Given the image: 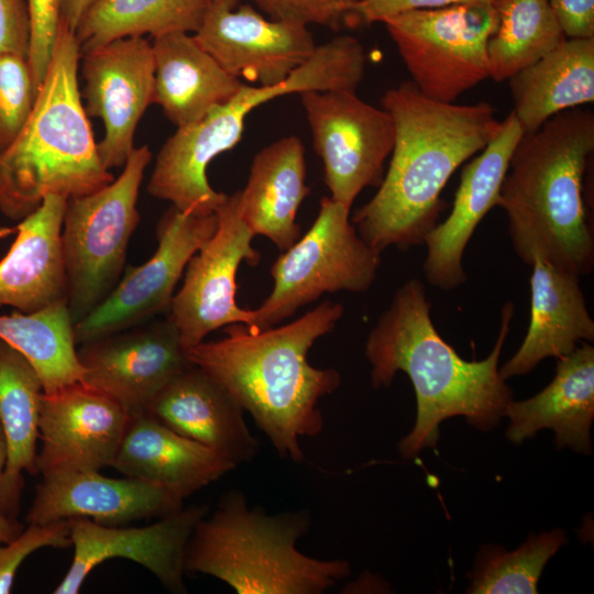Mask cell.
<instances>
[{"label":"cell","mask_w":594,"mask_h":594,"mask_svg":"<svg viewBox=\"0 0 594 594\" xmlns=\"http://www.w3.org/2000/svg\"><path fill=\"white\" fill-rule=\"evenodd\" d=\"M565 37L549 0H501L487 44L490 78L508 80Z\"/></svg>","instance_id":"1f68e13d"},{"label":"cell","mask_w":594,"mask_h":594,"mask_svg":"<svg viewBox=\"0 0 594 594\" xmlns=\"http://www.w3.org/2000/svg\"><path fill=\"white\" fill-rule=\"evenodd\" d=\"M95 0H61V22L72 32H75L77 24Z\"/></svg>","instance_id":"b9f144b4"},{"label":"cell","mask_w":594,"mask_h":594,"mask_svg":"<svg viewBox=\"0 0 594 594\" xmlns=\"http://www.w3.org/2000/svg\"><path fill=\"white\" fill-rule=\"evenodd\" d=\"M506 417L507 439L515 444L551 429L559 449L590 454L594 419V348L582 342L558 359L553 380L535 396L512 403Z\"/></svg>","instance_id":"603a6c76"},{"label":"cell","mask_w":594,"mask_h":594,"mask_svg":"<svg viewBox=\"0 0 594 594\" xmlns=\"http://www.w3.org/2000/svg\"><path fill=\"white\" fill-rule=\"evenodd\" d=\"M208 0H95L81 15L75 36L80 54L112 41L150 34L196 32Z\"/></svg>","instance_id":"f546056e"},{"label":"cell","mask_w":594,"mask_h":594,"mask_svg":"<svg viewBox=\"0 0 594 594\" xmlns=\"http://www.w3.org/2000/svg\"><path fill=\"white\" fill-rule=\"evenodd\" d=\"M29 46L26 0H0V56L15 54L28 58Z\"/></svg>","instance_id":"74e56055"},{"label":"cell","mask_w":594,"mask_h":594,"mask_svg":"<svg viewBox=\"0 0 594 594\" xmlns=\"http://www.w3.org/2000/svg\"><path fill=\"white\" fill-rule=\"evenodd\" d=\"M77 356L82 382L114 399L128 416L146 413L154 397L191 364L168 318L84 343Z\"/></svg>","instance_id":"5bb4252c"},{"label":"cell","mask_w":594,"mask_h":594,"mask_svg":"<svg viewBox=\"0 0 594 594\" xmlns=\"http://www.w3.org/2000/svg\"><path fill=\"white\" fill-rule=\"evenodd\" d=\"M240 0H208L194 37L230 75L276 86L316 48L307 25L267 20Z\"/></svg>","instance_id":"9a60e30c"},{"label":"cell","mask_w":594,"mask_h":594,"mask_svg":"<svg viewBox=\"0 0 594 594\" xmlns=\"http://www.w3.org/2000/svg\"><path fill=\"white\" fill-rule=\"evenodd\" d=\"M243 408L211 375L190 364L151 402L146 413L160 422L232 461L249 462L258 451Z\"/></svg>","instance_id":"44dd1931"},{"label":"cell","mask_w":594,"mask_h":594,"mask_svg":"<svg viewBox=\"0 0 594 594\" xmlns=\"http://www.w3.org/2000/svg\"><path fill=\"white\" fill-rule=\"evenodd\" d=\"M566 37H594V0H549Z\"/></svg>","instance_id":"ab89813d"},{"label":"cell","mask_w":594,"mask_h":594,"mask_svg":"<svg viewBox=\"0 0 594 594\" xmlns=\"http://www.w3.org/2000/svg\"><path fill=\"white\" fill-rule=\"evenodd\" d=\"M351 209L322 197L318 216L305 235L275 260L271 294L252 310V330L277 326L326 293H364L382 263L350 220Z\"/></svg>","instance_id":"ba28073f"},{"label":"cell","mask_w":594,"mask_h":594,"mask_svg":"<svg viewBox=\"0 0 594 594\" xmlns=\"http://www.w3.org/2000/svg\"><path fill=\"white\" fill-rule=\"evenodd\" d=\"M7 450L3 431L0 425V490L2 474L6 465ZM23 530V526L16 519L9 518L1 508L0 503V542H8L15 538Z\"/></svg>","instance_id":"60d3db41"},{"label":"cell","mask_w":594,"mask_h":594,"mask_svg":"<svg viewBox=\"0 0 594 594\" xmlns=\"http://www.w3.org/2000/svg\"><path fill=\"white\" fill-rule=\"evenodd\" d=\"M356 1H359V0H356Z\"/></svg>","instance_id":"7bdbcfd3"},{"label":"cell","mask_w":594,"mask_h":594,"mask_svg":"<svg viewBox=\"0 0 594 594\" xmlns=\"http://www.w3.org/2000/svg\"><path fill=\"white\" fill-rule=\"evenodd\" d=\"M239 198L238 190L216 209V231L189 260L167 312L187 352L212 331L252 319V310L237 302V273L243 261L256 265L261 255L252 246L254 234L241 217Z\"/></svg>","instance_id":"7c38bea8"},{"label":"cell","mask_w":594,"mask_h":594,"mask_svg":"<svg viewBox=\"0 0 594 594\" xmlns=\"http://www.w3.org/2000/svg\"><path fill=\"white\" fill-rule=\"evenodd\" d=\"M501 0H359L352 9V20L365 23L381 22L383 19L404 11L435 9L455 4L486 2L498 4Z\"/></svg>","instance_id":"f35d334b"},{"label":"cell","mask_w":594,"mask_h":594,"mask_svg":"<svg viewBox=\"0 0 594 594\" xmlns=\"http://www.w3.org/2000/svg\"><path fill=\"white\" fill-rule=\"evenodd\" d=\"M80 50L59 23L45 78L15 140L0 152V211L23 220L48 194H92L113 179L98 153L78 86Z\"/></svg>","instance_id":"5b68a950"},{"label":"cell","mask_w":594,"mask_h":594,"mask_svg":"<svg viewBox=\"0 0 594 594\" xmlns=\"http://www.w3.org/2000/svg\"><path fill=\"white\" fill-rule=\"evenodd\" d=\"M284 95H287L284 84L271 87L242 84L228 102L213 107L200 120L177 128L156 156L148 193L185 212L215 213L228 195L210 186L209 164L239 143L252 110Z\"/></svg>","instance_id":"4fadbf2b"},{"label":"cell","mask_w":594,"mask_h":594,"mask_svg":"<svg viewBox=\"0 0 594 594\" xmlns=\"http://www.w3.org/2000/svg\"><path fill=\"white\" fill-rule=\"evenodd\" d=\"M530 321L517 352L499 367L506 381L532 371L547 358L570 354L594 341V320L586 307L580 275L541 258L531 264Z\"/></svg>","instance_id":"7402d4cb"},{"label":"cell","mask_w":594,"mask_h":594,"mask_svg":"<svg viewBox=\"0 0 594 594\" xmlns=\"http://www.w3.org/2000/svg\"><path fill=\"white\" fill-rule=\"evenodd\" d=\"M88 117L100 118L106 133L97 144L107 169L123 167L134 148L140 119L154 92L152 45L142 36L123 37L80 54Z\"/></svg>","instance_id":"e0dca14e"},{"label":"cell","mask_w":594,"mask_h":594,"mask_svg":"<svg viewBox=\"0 0 594 594\" xmlns=\"http://www.w3.org/2000/svg\"><path fill=\"white\" fill-rule=\"evenodd\" d=\"M42 381L30 361L0 340V425L7 459L2 474L0 503L3 513L16 519L23 488V472L36 470V440Z\"/></svg>","instance_id":"f1b7e54d"},{"label":"cell","mask_w":594,"mask_h":594,"mask_svg":"<svg viewBox=\"0 0 594 594\" xmlns=\"http://www.w3.org/2000/svg\"><path fill=\"white\" fill-rule=\"evenodd\" d=\"M153 102L177 128L200 120L228 102L242 86L187 32L154 37Z\"/></svg>","instance_id":"4316f807"},{"label":"cell","mask_w":594,"mask_h":594,"mask_svg":"<svg viewBox=\"0 0 594 594\" xmlns=\"http://www.w3.org/2000/svg\"><path fill=\"white\" fill-rule=\"evenodd\" d=\"M208 514L205 505L182 507L144 527H118L87 518H72L74 556L54 594H76L88 574L108 559L123 558L153 573L165 588L186 593L185 552L198 521Z\"/></svg>","instance_id":"2e32d148"},{"label":"cell","mask_w":594,"mask_h":594,"mask_svg":"<svg viewBox=\"0 0 594 594\" xmlns=\"http://www.w3.org/2000/svg\"><path fill=\"white\" fill-rule=\"evenodd\" d=\"M70 546L69 520L45 525L29 524V527L12 540L0 542V594L10 593L18 568L32 552L45 547Z\"/></svg>","instance_id":"e575fe53"},{"label":"cell","mask_w":594,"mask_h":594,"mask_svg":"<svg viewBox=\"0 0 594 594\" xmlns=\"http://www.w3.org/2000/svg\"><path fill=\"white\" fill-rule=\"evenodd\" d=\"M215 213L172 206L156 226L157 249L142 265L129 267L110 294L74 323L76 344L123 331L168 312L175 287L193 255L213 234Z\"/></svg>","instance_id":"8fae6325"},{"label":"cell","mask_w":594,"mask_h":594,"mask_svg":"<svg viewBox=\"0 0 594 594\" xmlns=\"http://www.w3.org/2000/svg\"><path fill=\"white\" fill-rule=\"evenodd\" d=\"M522 133L510 111L495 138L463 168L450 215L436 224L424 243V274L435 287L451 290L466 280L464 251L479 223L497 207L509 160Z\"/></svg>","instance_id":"d6986e66"},{"label":"cell","mask_w":594,"mask_h":594,"mask_svg":"<svg viewBox=\"0 0 594 594\" xmlns=\"http://www.w3.org/2000/svg\"><path fill=\"white\" fill-rule=\"evenodd\" d=\"M235 466L215 450L178 435L150 414L141 413L129 416L111 468L186 498Z\"/></svg>","instance_id":"d4e9b609"},{"label":"cell","mask_w":594,"mask_h":594,"mask_svg":"<svg viewBox=\"0 0 594 594\" xmlns=\"http://www.w3.org/2000/svg\"><path fill=\"white\" fill-rule=\"evenodd\" d=\"M271 20L338 29L352 20L356 0H252Z\"/></svg>","instance_id":"d590c367"},{"label":"cell","mask_w":594,"mask_h":594,"mask_svg":"<svg viewBox=\"0 0 594 594\" xmlns=\"http://www.w3.org/2000/svg\"><path fill=\"white\" fill-rule=\"evenodd\" d=\"M184 499L166 487L134 477L111 479L99 471L62 472L43 476L25 520L45 525L87 518L120 526L166 516L182 508Z\"/></svg>","instance_id":"ffe728a7"},{"label":"cell","mask_w":594,"mask_h":594,"mask_svg":"<svg viewBox=\"0 0 594 594\" xmlns=\"http://www.w3.org/2000/svg\"><path fill=\"white\" fill-rule=\"evenodd\" d=\"M67 198L44 197L16 227V237L0 260V308L30 314L67 301L61 233Z\"/></svg>","instance_id":"cb8c5ba5"},{"label":"cell","mask_w":594,"mask_h":594,"mask_svg":"<svg viewBox=\"0 0 594 594\" xmlns=\"http://www.w3.org/2000/svg\"><path fill=\"white\" fill-rule=\"evenodd\" d=\"M343 311L342 304L327 300L279 327L229 324L223 339L204 340L187 355L252 416L282 458L299 463L305 459L299 438L321 432L319 402L341 383L337 370L312 366L308 352Z\"/></svg>","instance_id":"3957f363"},{"label":"cell","mask_w":594,"mask_h":594,"mask_svg":"<svg viewBox=\"0 0 594 594\" xmlns=\"http://www.w3.org/2000/svg\"><path fill=\"white\" fill-rule=\"evenodd\" d=\"M514 304L501 311L497 340L490 355L466 361L446 342L431 319L424 283L410 278L398 287L365 342L374 388L388 387L398 372L408 375L417 399L416 422L398 450L410 459L435 448L439 426L461 416L481 431H491L506 417L513 391L499 375V356L510 329Z\"/></svg>","instance_id":"6da1fadb"},{"label":"cell","mask_w":594,"mask_h":594,"mask_svg":"<svg viewBox=\"0 0 594 594\" xmlns=\"http://www.w3.org/2000/svg\"><path fill=\"white\" fill-rule=\"evenodd\" d=\"M594 151V114L581 107L524 132L509 160L497 207L518 257L541 258L578 275L594 268V237L583 196Z\"/></svg>","instance_id":"277c9868"},{"label":"cell","mask_w":594,"mask_h":594,"mask_svg":"<svg viewBox=\"0 0 594 594\" xmlns=\"http://www.w3.org/2000/svg\"><path fill=\"white\" fill-rule=\"evenodd\" d=\"M381 105L395 127L391 162L376 194L351 220L380 252L424 245L443 210L440 195L449 178L502 127L488 102L437 101L413 81L386 90Z\"/></svg>","instance_id":"7a4b0ae2"},{"label":"cell","mask_w":594,"mask_h":594,"mask_svg":"<svg viewBox=\"0 0 594 594\" xmlns=\"http://www.w3.org/2000/svg\"><path fill=\"white\" fill-rule=\"evenodd\" d=\"M129 416L111 397L82 381L43 393L36 470L42 476L112 466Z\"/></svg>","instance_id":"ac0fdd59"},{"label":"cell","mask_w":594,"mask_h":594,"mask_svg":"<svg viewBox=\"0 0 594 594\" xmlns=\"http://www.w3.org/2000/svg\"><path fill=\"white\" fill-rule=\"evenodd\" d=\"M381 22L426 97L455 102L490 78L487 44L497 24L496 4L409 10Z\"/></svg>","instance_id":"9c48e42d"},{"label":"cell","mask_w":594,"mask_h":594,"mask_svg":"<svg viewBox=\"0 0 594 594\" xmlns=\"http://www.w3.org/2000/svg\"><path fill=\"white\" fill-rule=\"evenodd\" d=\"M299 95L330 198L351 209L365 187L378 186L383 179L384 163L395 142L393 119L353 91Z\"/></svg>","instance_id":"30bf717a"},{"label":"cell","mask_w":594,"mask_h":594,"mask_svg":"<svg viewBox=\"0 0 594 594\" xmlns=\"http://www.w3.org/2000/svg\"><path fill=\"white\" fill-rule=\"evenodd\" d=\"M512 110L524 132L559 112L594 101V37H565L508 79Z\"/></svg>","instance_id":"83f0119b"},{"label":"cell","mask_w":594,"mask_h":594,"mask_svg":"<svg viewBox=\"0 0 594 594\" xmlns=\"http://www.w3.org/2000/svg\"><path fill=\"white\" fill-rule=\"evenodd\" d=\"M30 18L28 62L38 91L54 51L61 23V0H26Z\"/></svg>","instance_id":"8d00e7d4"},{"label":"cell","mask_w":594,"mask_h":594,"mask_svg":"<svg viewBox=\"0 0 594 594\" xmlns=\"http://www.w3.org/2000/svg\"><path fill=\"white\" fill-rule=\"evenodd\" d=\"M305 148L299 138H282L253 157L248 183L240 193V212L255 235L271 240L282 252L301 234L296 216L310 189L306 184Z\"/></svg>","instance_id":"484cf974"},{"label":"cell","mask_w":594,"mask_h":594,"mask_svg":"<svg viewBox=\"0 0 594 594\" xmlns=\"http://www.w3.org/2000/svg\"><path fill=\"white\" fill-rule=\"evenodd\" d=\"M151 160L147 145L134 147L117 179L66 201L61 246L74 323L95 309L120 279L140 221L139 190Z\"/></svg>","instance_id":"52a82bcc"},{"label":"cell","mask_w":594,"mask_h":594,"mask_svg":"<svg viewBox=\"0 0 594 594\" xmlns=\"http://www.w3.org/2000/svg\"><path fill=\"white\" fill-rule=\"evenodd\" d=\"M36 96L28 58L15 54L0 56V152L20 133Z\"/></svg>","instance_id":"836d02e7"},{"label":"cell","mask_w":594,"mask_h":594,"mask_svg":"<svg viewBox=\"0 0 594 594\" xmlns=\"http://www.w3.org/2000/svg\"><path fill=\"white\" fill-rule=\"evenodd\" d=\"M566 542V534L557 528L529 538L514 551L485 544L468 573L469 594H536L538 581L551 557Z\"/></svg>","instance_id":"d6a6232c"},{"label":"cell","mask_w":594,"mask_h":594,"mask_svg":"<svg viewBox=\"0 0 594 594\" xmlns=\"http://www.w3.org/2000/svg\"><path fill=\"white\" fill-rule=\"evenodd\" d=\"M0 340L30 361L45 393L82 381L66 300L30 314L0 315Z\"/></svg>","instance_id":"4dcf8cb0"},{"label":"cell","mask_w":594,"mask_h":594,"mask_svg":"<svg viewBox=\"0 0 594 594\" xmlns=\"http://www.w3.org/2000/svg\"><path fill=\"white\" fill-rule=\"evenodd\" d=\"M310 518L306 510L267 515L250 508L239 491L196 525L185 572L211 575L239 594H320L350 574L343 560H319L297 549Z\"/></svg>","instance_id":"8992f818"}]
</instances>
